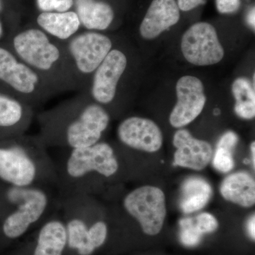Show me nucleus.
Segmentation results:
<instances>
[{
	"mask_svg": "<svg viewBox=\"0 0 255 255\" xmlns=\"http://www.w3.org/2000/svg\"><path fill=\"white\" fill-rule=\"evenodd\" d=\"M38 136L47 147L80 148L101 141L111 115L83 92H78L36 117Z\"/></svg>",
	"mask_w": 255,
	"mask_h": 255,
	"instance_id": "f257e3e1",
	"label": "nucleus"
},
{
	"mask_svg": "<svg viewBox=\"0 0 255 255\" xmlns=\"http://www.w3.org/2000/svg\"><path fill=\"white\" fill-rule=\"evenodd\" d=\"M7 48L46 82L55 95L80 92L65 42L30 26L14 31Z\"/></svg>",
	"mask_w": 255,
	"mask_h": 255,
	"instance_id": "f03ea898",
	"label": "nucleus"
},
{
	"mask_svg": "<svg viewBox=\"0 0 255 255\" xmlns=\"http://www.w3.org/2000/svg\"><path fill=\"white\" fill-rule=\"evenodd\" d=\"M0 179L14 187L57 181L56 168L38 135L23 134L0 146Z\"/></svg>",
	"mask_w": 255,
	"mask_h": 255,
	"instance_id": "7ed1b4c3",
	"label": "nucleus"
},
{
	"mask_svg": "<svg viewBox=\"0 0 255 255\" xmlns=\"http://www.w3.org/2000/svg\"><path fill=\"white\" fill-rule=\"evenodd\" d=\"M68 150V154L57 172V181L66 196L81 194L93 175L110 178L118 172V158L114 147L108 142L100 141Z\"/></svg>",
	"mask_w": 255,
	"mask_h": 255,
	"instance_id": "20e7f679",
	"label": "nucleus"
},
{
	"mask_svg": "<svg viewBox=\"0 0 255 255\" xmlns=\"http://www.w3.org/2000/svg\"><path fill=\"white\" fill-rule=\"evenodd\" d=\"M0 85L4 87V95L34 109L56 95L35 72L4 46H0Z\"/></svg>",
	"mask_w": 255,
	"mask_h": 255,
	"instance_id": "39448f33",
	"label": "nucleus"
},
{
	"mask_svg": "<svg viewBox=\"0 0 255 255\" xmlns=\"http://www.w3.org/2000/svg\"><path fill=\"white\" fill-rule=\"evenodd\" d=\"M6 196L15 208L3 223V233L9 239L21 237L31 226L45 217L51 200L43 186H11Z\"/></svg>",
	"mask_w": 255,
	"mask_h": 255,
	"instance_id": "423d86ee",
	"label": "nucleus"
},
{
	"mask_svg": "<svg viewBox=\"0 0 255 255\" xmlns=\"http://www.w3.org/2000/svg\"><path fill=\"white\" fill-rule=\"evenodd\" d=\"M65 43L80 92L85 91L96 70L113 49V39L102 32L85 30L80 31Z\"/></svg>",
	"mask_w": 255,
	"mask_h": 255,
	"instance_id": "0eeeda50",
	"label": "nucleus"
},
{
	"mask_svg": "<svg viewBox=\"0 0 255 255\" xmlns=\"http://www.w3.org/2000/svg\"><path fill=\"white\" fill-rule=\"evenodd\" d=\"M128 67V59L123 50L114 48L92 75L85 92L92 100L107 108L117 101L121 83Z\"/></svg>",
	"mask_w": 255,
	"mask_h": 255,
	"instance_id": "6e6552de",
	"label": "nucleus"
},
{
	"mask_svg": "<svg viewBox=\"0 0 255 255\" xmlns=\"http://www.w3.org/2000/svg\"><path fill=\"white\" fill-rule=\"evenodd\" d=\"M124 206L128 214L140 223L148 236L158 234L167 214L163 191L153 186L137 188L126 196Z\"/></svg>",
	"mask_w": 255,
	"mask_h": 255,
	"instance_id": "1a4fd4ad",
	"label": "nucleus"
},
{
	"mask_svg": "<svg viewBox=\"0 0 255 255\" xmlns=\"http://www.w3.org/2000/svg\"><path fill=\"white\" fill-rule=\"evenodd\" d=\"M181 49L189 63L197 66L219 63L224 56V49L212 25L194 23L183 34Z\"/></svg>",
	"mask_w": 255,
	"mask_h": 255,
	"instance_id": "9d476101",
	"label": "nucleus"
},
{
	"mask_svg": "<svg viewBox=\"0 0 255 255\" xmlns=\"http://www.w3.org/2000/svg\"><path fill=\"white\" fill-rule=\"evenodd\" d=\"M176 92L177 102L169 117V123L179 128L191 123L200 115L205 107L206 97L201 80L189 75L179 79Z\"/></svg>",
	"mask_w": 255,
	"mask_h": 255,
	"instance_id": "9b49d317",
	"label": "nucleus"
},
{
	"mask_svg": "<svg viewBox=\"0 0 255 255\" xmlns=\"http://www.w3.org/2000/svg\"><path fill=\"white\" fill-rule=\"evenodd\" d=\"M117 135L124 145L135 150L155 152L163 142L158 126L148 119L132 117L124 119L117 128Z\"/></svg>",
	"mask_w": 255,
	"mask_h": 255,
	"instance_id": "f8f14e48",
	"label": "nucleus"
},
{
	"mask_svg": "<svg viewBox=\"0 0 255 255\" xmlns=\"http://www.w3.org/2000/svg\"><path fill=\"white\" fill-rule=\"evenodd\" d=\"M173 145L177 149L174 155V166L202 170L212 159L213 149L209 142L195 138L185 129L175 132Z\"/></svg>",
	"mask_w": 255,
	"mask_h": 255,
	"instance_id": "ddd939ff",
	"label": "nucleus"
},
{
	"mask_svg": "<svg viewBox=\"0 0 255 255\" xmlns=\"http://www.w3.org/2000/svg\"><path fill=\"white\" fill-rule=\"evenodd\" d=\"M179 18L180 9L176 0H152L140 24V35L145 39H154Z\"/></svg>",
	"mask_w": 255,
	"mask_h": 255,
	"instance_id": "4468645a",
	"label": "nucleus"
},
{
	"mask_svg": "<svg viewBox=\"0 0 255 255\" xmlns=\"http://www.w3.org/2000/svg\"><path fill=\"white\" fill-rule=\"evenodd\" d=\"M34 117V108L23 101L0 93V130L11 136L26 134Z\"/></svg>",
	"mask_w": 255,
	"mask_h": 255,
	"instance_id": "2eb2a0df",
	"label": "nucleus"
},
{
	"mask_svg": "<svg viewBox=\"0 0 255 255\" xmlns=\"http://www.w3.org/2000/svg\"><path fill=\"white\" fill-rule=\"evenodd\" d=\"M74 7L82 27L87 31H105L115 18L113 7L105 0H74Z\"/></svg>",
	"mask_w": 255,
	"mask_h": 255,
	"instance_id": "dca6fc26",
	"label": "nucleus"
},
{
	"mask_svg": "<svg viewBox=\"0 0 255 255\" xmlns=\"http://www.w3.org/2000/svg\"><path fill=\"white\" fill-rule=\"evenodd\" d=\"M35 26L62 42L68 41L82 28L80 18L73 10L65 12H41L36 16Z\"/></svg>",
	"mask_w": 255,
	"mask_h": 255,
	"instance_id": "f3484780",
	"label": "nucleus"
},
{
	"mask_svg": "<svg viewBox=\"0 0 255 255\" xmlns=\"http://www.w3.org/2000/svg\"><path fill=\"white\" fill-rule=\"evenodd\" d=\"M66 247L65 223L58 218H53L40 228L33 255H63Z\"/></svg>",
	"mask_w": 255,
	"mask_h": 255,
	"instance_id": "a211bd4d",
	"label": "nucleus"
},
{
	"mask_svg": "<svg viewBox=\"0 0 255 255\" xmlns=\"http://www.w3.org/2000/svg\"><path fill=\"white\" fill-rule=\"evenodd\" d=\"M221 194L226 200L245 208L255 203V182L251 174L238 172L225 178L221 184Z\"/></svg>",
	"mask_w": 255,
	"mask_h": 255,
	"instance_id": "6ab92c4d",
	"label": "nucleus"
},
{
	"mask_svg": "<svg viewBox=\"0 0 255 255\" xmlns=\"http://www.w3.org/2000/svg\"><path fill=\"white\" fill-rule=\"evenodd\" d=\"M212 195V187L205 179L189 178L183 183L181 189L180 209L186 214L196 212L205 207Z\"/></svg>",
	"mask_w": 255,
	"mask_h": 255,
	"instance_id": "aec40b11",
	"label": "nucleus"
},
{
	"mask_svg": "<svg viewBox=\"0 0 255 255\" xmlns=\"http://www.w3.org/2000/svg\"><path fill=\"white\" fill-rule=\"evenodd\" d=\"M232 92L236 100L235 112L238 117L244 119L254 118L255 94L251 82L246 78H238L233 83Z\"/></svg>",
	"mask_w": 255,
	"mask_h": 255,
	"instance_id": "412c9836",
	"label": "nucleus"
},
{
	"mask_svg": "<svg viewBox=\"0 0 255 255\" xmlns=\"http://www.w3.org/2000/svg\"><path fill=\"white\" fill-rule=\"evenodd\" d=\"M179 238L184 246L194 247L200 243L203 235L196 227L194 219L184 218L179 221Z\"/></svg>",
	"mask_w": 255,
	"mask_h": 255,
	"instance_id": "4be33fe9",
	"label": "nucleus"
},
{
	"mask_svg": "<svg viewBox=\"0 0 255 255\" xmlns=\"http://www.w3.org/2000/svg\"><path fill=\"white\" fill-rule=\"evenodd\" d=\"M107 233L108 228L105 221H95L90 226L88 229V243L92 253L105 244Z\"/></svg>",
	"mask_w": 255,
	"mask_h": 255,
	"instance_id": "5701e85b",
	"label": "nucleus"
},
{
	"mask_svg": "<svg viewBox=\"0 0 255 255\" xmlns=\"http://www.w3.org/2000/svg\"><path fill=\"white\" fill-rule=\"evenodd\" d=\"M213 165L219 172L227 173L234 168L235 161L233 159V150L226 147H216Z\"/></svg>",
	"mask_w": 255,
	"mask_h": 255,
	"instance_id": "b1692460",
	"label": "nucleus"
},
{
	"mask_svg": "<svg viewBox=\"0 0 255 255\" xmlns=\"http://www.w3.org/2000/svg\"><path fill=\"white\" fill-rule=\"evenodd\" d=\"M41 12H65L74 7V0H36Z\"/></svg>",
	"mask_w": 255,
	"mask_h": 255,
	"instance_id": "393cba45",
	"label": "nucleus"
},
{
	"mask_svg": "<svg viewBox=\"0 0 255 255\" xmlns=\"http://www.w3.org/2000/svg\"><path fill=\"white\" fill-rule=\"evenodd\" d=\"M194 219V223L201 234L214 232L219 228L217 219L209 213H202Z\"/></svg>",
	"mask_w": 255,
	"mask_h": 255,
	"instance_id": "a878e982",
	"label": "nucleus"
},
{
	"mask_svg": "<svg viewBox=\"0 0 255 255\" xmlns=\"http://www.w3.org/2000/svg\"><path fill=\"white\" fill-rule=\"evenodd\" d=\"M216 7L221 14L236 12L241 6V0H216Z\"/></svg>",
	"mask_w": 255,
	"mask_h": 255,
	"instance_id": "bb28decb",
	"label": "nucleus"
},
{
	"mask_svg": "<svg viewBox=\"0 0 255 255\" xmlns=\"http://www.w3.org/2000/svg\"><path fill=\"white\" fill-rule=\"evenodd\" d=\"M238 135L233 131L226 132L222 137L220 138L218 142L217 147H226V148L233 150L238 143Z\"/></svg>",
	"mask_w": 255,
	"mask_h": 255,
	"instance_id": "cd10ccee",
	"label": "nucleus"
},
{
	"mask_svg": "<svg viewBox=\"0 0 255 255\" xmlns=\"http://www.w3.org/2000/svg\"><path fill=\"white\" fill-rule=\"evenodd\" d=\"M204 0H177L179 9L184 11H190L195 9L199 5L204 3Z\"/></svg>",
	"mask_w": 255,
	"mask_h": 255,
	"instance_id": "c85d7f7f",
	"label": "nucleus"
},
{
	"mask_svg": "<svg viewBox=\"0 0 255 255\" xmlns=\"http://www.w3.org/2000/svg\"><path fill=\"white\" fill-rule=\"evenodd\" d=\"M248 232H249L250 236L255 240V216H252L250 219L249 222L248 224Z\"/></svg>",
	"mask_w": 255,
	"mask_h": 255,
	"instance_id": "c756f323",
	"label": "nucleus"
},
{
	"mask_svg": "<svg viewBox=\"0 0 255 255\" xmlns=\"http://www.w3.org/2000/svg\"><path fill=\"white\" fill-rule=\"evenodd\" d=\"M255 7L253 6V8L251 10H250L249 12H248V17H247V21H248V24L253 27L255 29Z\"/></svg>",
	"mask_w": 255,
	"mask_h": 255,
	"instance_id": "7c9ffc66",
	"label": "nucleus"
},
{
	"mask_svg": "<svg viewBox=\"0 0 255 255\" xmlns=\"http://www.w3.org/2000/svg\"><path fill=\"white\" fill-rule=\"evenodd\" d=\"M251 152H252V160L253 161V166L255 167V142H253L251 145Z\"/></svg>",
	"mask_w": 255,
	"mask_h": 255,
	"instance_id": "2f4dec72",
	"label": "nucleus"
},
{
	"mask_svg": "<svg viewBox=\"0 0 255 255\" xmlns=\"http://www.w3.org/2000/svg\"><path fill=\"white\" fill-rule=\"evenodd\" d=\"M2 33H3L2 25H1V22H0V38H1V36H2Z\"/></svg>",
	"mask_w": 255,
	"mask_h": 255,
	"instance_id": "473e14b6",
	"label": "nucleus"
},
{
	"mask_svg": "<svg viewBox=\"0 0 255 255\" xmlns=\"http://www.w3.org/2000/svg\"><path fill=\"white\" fill-rule=\"evenodd\" d=\"M3 9V3L2 0H0V12L2 11Z\"/></svg>",
	"mask_w": 255,
	"mask_h": 255,
	"instance_id": "72a5a7b5",
	"label": "nucleus"
}]
</instances>
